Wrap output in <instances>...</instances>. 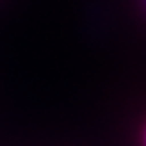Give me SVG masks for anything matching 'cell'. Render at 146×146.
I'll list each match as a JSON object with an SVG mask.
<instances>
[{"mask_svg":"<svg viewBox=\"0 0 146 146\" xmlns=\"http://www.w3.org/2000/svg\"><path fill=\"white\" fill-rule=\"evenodd\" d=\"M144 143H146V133H144Z\"/></svg>","mask_w":146,"mask_h":146,"instance_id":"obj_1","label":"cell"}]
</instances>
